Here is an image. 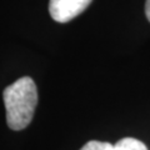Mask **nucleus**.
<instances>
[{
  "mask_svg": "<svg viewBox=\"0 0 150 150\" xmlns=\"http://www.w3.org/2000/svg\"><path fill=\"white\" fill-rule=\"evenodd\" d=\"M112 150H148V148L143 142L135 138H124L114 145Z\"/></svg>",
  "mask_w": 150,
  "mask_h": 150,
  "instance_id": "3",
  "label": "nucleus"
},
{
  "mask_svg": "<svg viewBox=\"0 0 150 150\" xmlns=\"http://www.w3.org/2000/svg\"><path fill=\"white\" fill-rule=\"evenodd\" d=\"M3 99L6 124L13 130H23L31 123L38 104V90L30 76H23L5 88Z\"/></svg>",
  "mask_w": 150,
  "mask_h": 150,
  "instance_id": "1",
  "label": "nucleus"
},
{
  "mask_svg": "<svg viewBox=\"0 0 150 150\" xmlns=\"http://www.w3.org/2000/svg\"><path fill=\"white\" fill-rule=\"evenodd\" d=\"M145 14H146L148 20L150 21V0H146V3H145Z\"/></svg>",
  "mask_w": 150,
  "mask_h": 150,
  "instance_id": "5",
  "label": "nucleus"
},
{
  "mask_svg": "<svg viewBox=\"0 0 150 150\" xmlns=\"http://www.w3.org/2000/svg\"><path fill=\"white\" fill-rule=\"evenodd\" d=\"M91 0H50V16L58 23H68L85 10Z\"/></svg>",
  "mask_w": 150,
  "mask_h": 150,
  "instance_id": "2",
  "label": "nucleus"
},
{
  "mask_svg": "<svg viewBox=\"0 0 150 150\" xmlns=\"http://www.w3.org/2000/svg\"><path fill=\"white\" fill-rule=\"evenodd\" d=\"M114 145L106 142H98V140H91L86 143L80 150H112Z\"/></svg>",
  "mask_w": 150,
  "mask_h": 150,
  "instance_id": "4",
  "label": "nucleus"
}]
</instances>
